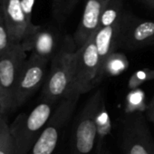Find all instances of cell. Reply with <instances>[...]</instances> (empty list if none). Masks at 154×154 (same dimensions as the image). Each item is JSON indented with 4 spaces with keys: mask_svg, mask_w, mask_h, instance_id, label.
<instances>
[{
    "mask_svg": "<svg viewBox=\"0 0 154 154\" xmlns=\"http://www.w3.org/2000/svg\"><path fill=\"white\" fill-rule=\"evenodd\" d=\"M77 55L78 49L73 37L63 36L58 52L51 60L50 71L43 85V99L58 103L67 97L73 80Z\"/></svg>",
    "mask_w": 154,
    "mask_h": 154,
    "instance_id": "obj_1",
    "label": "cell"
},
{
    "mask_svg": "<svg viewBox=\"0 0 154 154\" xmlns=\"http://www.w3.org/2000/svg\"><path fill=\"white\" fill-rule=\"evenodd\" d=\"M58 103L42 98L30 112L17 116L9 125L16 154L29 153Z\"/></svg>",
    "mask_w": 154,
    "mask_h": 154,
    "instance_id": "obj_2",
    "label": "cell"
},
{
    "mask_svg": "<svg viewBox=\"0 0 154 154\" xmlns=\"http://www.w3.org/2000/svg\"><path fill=\"white\" fill-rule=\"evenodd\" d=\"M103 100V91L97 90L86 101L74 122L70 154H102L98 147L97 114Z\"/></svg>",
    "mask_w": 154,
    "mask_h": 154,
    "instance_id": "obj_3",
    "label": "cell"
},
{
    "mask_svg": "<svg viewBox=\"0 0 154 154\" xmlns=\"http://www.w3.org/2000/svg\"><path fill=\"white\" fill-rule=\"evenodd\" d=\"M98 53L94 35L78 49L73 80L66 98L78 99L89 93L102 81Z\"/></svg>",
    "mask_w": 154,
    "mask_h": 154,
    "instance_id": "obj_4",
    "label": "cell"
},
{
    "mask_svg": "<svg viewBox=\"0 0 154 154\" xmlns=\"http://www.w3.org/2000/svg\"><path fill=\"white\" fill-rule=\"evenodd\" d=\"M78 101L69 98L59 101L28 154H56L64 130L73 115Z\"/></svg>",
    "mask_w": 154,
    "mask_h": 154,
    "instance_id": "obj_5",
    "label": "cell"
},
{
    "mask_svg": "<svg viewBox=\"0 0 154 154\" xmlns=\"http://www.w3.org/2000/svg\"><path fill=\"white\" fill-rule=\"evenodd\" d=\"M26 59V52L20 43L15 44L7 53L0 56V90L6 114L14 110L15 88Z\"/></svg>",
    "mask_w": 154,
    "mask_h": 154,
    "instance_id": "obj_6",
    "label": "cell"
},
{
    "mask_svg": "<svg viewBox=\"0 0 154 154\" xmlns=\"http://www.w3.org/2000/svg\"><path fill=\"white\" fill-rule=\"evenodd\" d=\"M124 154H154V142L145 117L134 112L125 116L122 128Z\"/></svg>",
    "mask_w": 154,
    "mask_h": 154,
    "instance_id": "obj_7",
    "label": "cell"
},
{
    "mask_svg": "<svg viewBox=\"0 0 154 154\" xmlns=\"http://www.w3.org/2000/svg\"><path fill=\"white\" fill-rule=\"evenodd\" d=\"M48 63L34 54L26 60L15 88L14 110L22 106L44 85Z\"/></svg>",
    "mask_w": 154,
    "mask_h": 154,
    "instance_id": "obj_8",
    "label": "cell"
},
{
    "mask_svg": "<svg viewBox=\"0 0 154 154\" xmlns=\"http://www.w3.org/2000/svg\"><path fill=\"white\" fill-rule=\"evenodd\" d=\"M151 45H154V20L125 13L121 21L118 49L136 50Z\"/></svg>",
    "mask_w": 154,
    "mask_h": 154,
    "instance_id": "obj_9",
    "label": "cell"
},
{
    "mask_svg": "<svg viewBox=\"0 0 154 154\" xmlns=\"http://www.w3.org/2000/svg\"><path fill=\"white\" fill-rule=\"evenodd\" d=\"M0 10L15 43L21 44L40 26L32 23L22 0H0Z\"/></svg>",
    "mask_w": 154,
    "mask_h": 154,
    "instance_id": "obj_10",
    "label": "cell"
},
{
    "mask_svg": "<svg viewBox=\"0 0 154 154\" xmlns=\"http://www.w3.org/2000/svg\"><path fill=\"white\" fill-rule=\"evenodd\" d=\"M63 38L56 30L39 26L21 45L26 52L50 62L58 52Z\"/></svg>",
    "mask_w": 154,
    "mask_h": 154,
    "instance_id": "obj_11",
    "label": "cell"
},
{
    "mask_svg": "<svg viewBox=\"0 0 154 154\" xmlns=\"http://www.w3.org/2000/svg\"><path fill=\"white\" fill-rule=\"evenodd\" d=\"M109 0H86L84 13L72 37L76 48L82 47L97 31L101 17Z\"/></svg>",
    "mask_w": 154,
    "mask_h": 154,
    "instance_id": "obj_12",
    "label": "cell"
},
{
    "mask_svg": "<svg viewBox=\"0 0 154 154\" xmlns=\"http://www.w3.org/2000/svg\"><path fill=\"white\" fill-rule=\"evenodd\" d=\"M120 27L121 22L112 26H102L99 27L94 35V40L99 57L102 79H103V70L107 59L118 49Z\"/></svg>",
    "mask_w": 154,
    "mask_h": 154,
    "instance_id": "obj_13",
    "label": "cell"
},
{
    "mask_svg": "<svg viewBox=\"0 0 154 154\" xmlns=\"http://www.w3.org/2000/svg\"><path fill=\"white\" fill-rule=\"evenodd\" d=\"M124 15V0H109L103 9L99 27L118 24Z\"/></svg>",
    "mask_w": 154,
    "mask_h": 154,
    "instance_id": "obj_14",
    "label": "cell"
},
{
    "mask_svg": "<svg viewBox=\"0 0 154 154\" xmlns=\"http://www.w3.org/2000/svg\"><path fill=\"white\" fill-rule=\"evenodd\" d=\"M129 63L126 56L123 54L114 52L107 59L103 70V78L105 76H113L121 74L128 68Z\"/></svg>",
    "mask_w": 154,
    "mask_h": 154,
    "instance_id": "obj_15",
    "label": "cell"
},
{
    "mask_svg": "<svg viewBox=\"0 0 154 154\" xmlns=\"http://www.w3.org/2000/svg\"><path fill=\"white\" fill-rule=\"evenodd\" d=\"M111 119L109 116V113L105 107L104 100L103 101L98 114H97V131H98V147L99 150L102 153L103 149V141L105 140V137L111 132Z\"/></svg>",
    "mask_w": 154,
    "mask_h": 154,
    "instance_id": "obj_16",
    "label": "cell"
},
{
    "mask_svg": "<svg viewBox=\"0 0 154 154\" xmlns=\"http://www.w3.org/2000/svg\"><path fill=\"white\" fill-rule=\"evenodd\" d=\"M80 0H53L52 12L58 24H63Z\"/></svg>",
    "mask_w": 154,
    "mask_h": 154,
    "instance_id": "obj_17",
    "label": "cell"
},
{
    "mask_svg": "<svg viewBox=\"0 0 154 154\" xmlns=\"http://www.w3.org/2000/svg\"><path fill=\"white\" fill-rule=\"evenodd\" d=\"M0 154H16L14 141L6 117L0 121Z\"/></svg>",
    "mask_w": 154,
    "mask_h": 154,
    "instance_id": "obj_18",
    "label": "cell"
},
{
    "mask_svg": "<svg viewBox=\"0 0 154 154\" xmlns=\"http://www.w3.org/2000/svg\"><path fill=\"white\" fill-rule=\"evenodd\" d=\"M15 44L10 35L8 27L0 10V56L7 53Z\"/></svg>",
    "mask_w": 154,
    "mask_h": 154,
    "instance_id": "obj_19",
    "label": "cell"
},
{
    "mask_svg": "<svg viewBox=\"0 0 154 154\" xmlns=\"http://www.w3.org/2000/svg\"><path fill=\"white\" fill-rule=\"evenodd\" d=\"M154 79V69L145 68L136 71L129 79L128 86L130 89H136L145 82H149Z\"/></svg>",
    "mask_w": 154,
    "mask_h": 154,
    "instance_id": "obj_20",
    "label": "cell"
},
{
    "mask_svg": "<svg viewBox=\"0 0 154 154\" xmlns=\"http://www.w3.org/2000/svg\"><path fill=\"white\" fill-rule=\"evenodd\" d=\"M147 113H148V117L149 119L154 123V94L149 102V103L148 104L147 107Z\"/></svg>",
    "mask_w": 154,
    "mask_h": 154,
    "instance_id": "obj_21",
    "label": "cell"
},
{
    "mask_svg": "<svg viewBox=\"0 0 154 154\" xmlns=\"http://www.w3.org/2000/svg\"><path fill=\"white\" fill-rule=\"evenodd\" d=\"M6 112L4 108V103H3V97H2V93L0 90V121L2 120V118L6 117Z\"/></svg>",
    "mask_w": 154,
    "mask_h": 154,
    "instance_id": "obj_22",
    "label": "cell"
},
{
    "mask_svg": "<svg viewBox=\"0 0 154 154\" xmlns=\"http://www.w3.org/2000/svg\"><path fill=\"white\" fill-rule=\"evenodd\" d=\"M142 2H144L149 7L154 8V0H142Z\"/></svg>",
    "mask_w": 154,
    "mask_h": 154,
    "instance_id": "obj_23",
    "label": "cell"
},
{
    "mask_svg": "<svg viewBox=\"0 0 154 154\" xmlns=\"http://www.w3.org/2000/svg\"><path fill=\"white\" fill-rule=\"evenodd\" d=\"M102 154H112L111 152H109L108 150H106V149H103V152H102Z\"/></svg>",
    "mask_w": 154,
    "mask_h": 154,
    "instance_id": "obj_24",
    "label": "cell"
}]
</instances>
